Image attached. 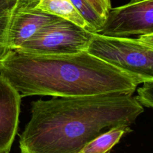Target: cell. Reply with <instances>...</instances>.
Instances as JSON below:
<instances>
[{
  "label": "cell",
  "mask_w": 153,
  "mask_h": 153,
  "mask_svg": "<svg viewBox=\"0 0 153 153\" xmlns=\"http://www.w3.org/2000/svg\"><path fill=\"white\" fill-rule=\"evenodd\" d=\"M31 105L19 136L21 153H78L110 128L130 126L143 112L136 97L124 94L54 97Z\"/></svg>",
  "instance_id": "1"
},
{
  "label": "cell",
  "mask_w": 153,
  "mask_h": 153,
  "mask_svg": "<svg viewBox=\"0 0 153 153\" xmlns=\"http://www.w3.org/2000/svg\"><path fill=\"white\" fill-rule=\"evenodd\" d=\"M0 75L21 97L132 95L140 82L88 51L42 55L10 50L0 61Z\"/></svg>",
  "instance_id": "2"
},
{
  "label": "cell",
  "mask_w": 153,
  "mask_h": 153,
  "mask_svg": "<svg viewBox=\"0 0 153 153\" xmlns=\"http://www.w3.org/2000/svg\"><path fill=\"white\" fill-rule=\"evenodd\" d=\"M88 52L131 76L140 84L153 82V48L136 38L94 33Z\"/></svg>",
  "instance_id": "3"
},
{
  "label": "cell",
  "mask_w": 153,
  "mask_h": 153,
  "mask_svg": "<svg viewBox=\"0 0 153 153\" xmlns=\"http://www.w3.org/2000/svg\"><path fill=\"white\" fill-rule=\"evenodd\" d=\"M94 33L59 18L39 30L15 50L42 55H71L88 51Z\"/></svg>",
  "instance_id": "4"
},
{
  "label": "cell",
  "mask_w": 153,
  "mask_h": 153,
  "mask_svg": "<svg viewBox=\"0 0 153 153\" xmlns=\"http://www.w3.org/2000/svg\"><path fill=\"white\" fill-rule=\"evenodd\" d=\"M97 34L114 37L153 34V0L130 1L111 9Z\"/></svg>",
  "instance_id": "5"
},
{
  "label": "cell",
  "mask_w": 153,
  "mask_h": 153,
  "mask_svg": "<svg viewBox=\"0 0 153 153\" xmlns=\"http://www.w3.org/2000/svg\"><path fill=\"white\" fill-rule=\"evenodd\" d=\"M38 1L17 0L10 14L7 34L10 50L20 47L43 26L59 19V16L37 8Z\"/></svg>",
  "instance_id": "6"
},
{
  "label": "cell",
  "mask_w": 153,
  "mask_h": 153,
  "mask_svg": "<svg viewBox=\"0 0 153 153\" xmlns=\"http://www.w3.org/2000/svg\"><path fill=\"white\" fill-rule=\"evenodd\" d=\"M20 94L0 75V153H9L19 125Z\"/></svg>",
  "instance_id": "7"
},
{
  "label": "cell",
  "mask_w": 153,
  "mask_h": 153,
  "mask_svg": "<svg viewBox=\"0 0 153 153\" xmlns=\"http://www.w3.org/2000/svg\"><path fill=\"white\" fill-rule=\"evenodd\" d=\"M37 7L51 14L71 21L92 32L90 25L79 14L70 0H40Z\"/></svg>",
  "instance_id": "8"
},
{
  "label": "cell",
  "mask_w": 153,
  "mask_h": 153,
  "mask_svg": "<svg viewBox=\"0 0 153 153\" xmlns=\"http://www.w3.org/2000/svg\"><path fill=\"white\" fill-rule=\"evenodd\" d=\"M131 131L129 126H118L110 128L88 142L78 153H110L126 134Z\"/></svg>",
  "instance_id": "9"
},
{
  "label": "cell",
  "mask_w": 153,
  "mask_h": 153,
  "mask_svg": "<svg viewBox=\"0 0 153 153\" xmlns=\"http://www.w3.org/2000/svg\"><path fill=\"white\" fill-rule=\"evenodd\" d=\"M17 0H0V61L10 49L7 46V34L10 14Z\"/></svg>",
  "instance_id": "10"
},
{
  "label": "cell",
  "mask_w": 153,
  "mask_h": 153,
  "mask_svg": "<svg viewBox=\"0 0 153 153\" xmlns=\"http://www.w3.org/2000/svg\"><path fill=\"white\" fill-rule=\"evenodd\" d=\"M136 98L143 106L153 108V82L143 83V86L137 89Z\"/></svg>",
  "instance_id": "11"
},
{
  "label": "cell",
  "mask_w": 153,
  "mask_h": 153,
  "mask_svg": "<svg viewBox=\"0 0 153 153\" xmlns=\"http://www.w3.org/2000/svg\"><path fill=\"white\" fill-rule=\"evenodd\" d=\"M88 1L91 7L105 19L108 14L110 12L111 7V0H85Z\"/></svg>",
  "instance_id": "12"
},
{
  "label": "cell",
  "mask_w": 153,
  "mask_h": 153,
  "mask_svg": "<svg viewBox=\"0 0 153 153\" xmlns=\"http://www.w3.org/2000/svg\"><path fill=\"white\" fill-rule=\"evenodd\" d=\"M136 40L140 43H143V44L147 45V46L153 48V34H149V35L139 36L136 38Z\"/></svg>",
  "instance_id": "13"
},
{
  "label": "cell",
  "mask_w": 153,
  "mask_h": 153,
  "mask_svg": "<svg viewBox=\"0 0 153 153\" xmlns=\"http://www.w3.org/2000/svg\"><path fill=\"white\" fill-rule=\"evenodd\" d=\"M140 1V0H131V1Z\"/></svg>",
  "instance_id": "14"
},
{
  "label": "cell",
  "mask_w": 153,
  "mask_h": 153,
  "mask_svg": "<svg viewBox=\"0 0 153 153\" xmlns=\"http://www.w3.org/2000/svg\"><path fill=\"white\" fill-rule=\"evenodd\" d=\"M31 1H40V0H31Z\"/></svg>",
  "instance_id": "15"
}]
</instances>
